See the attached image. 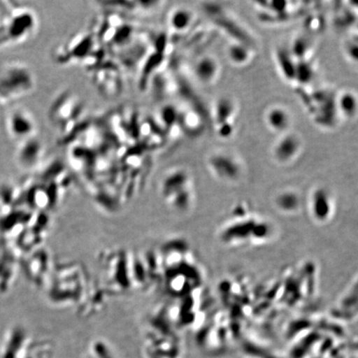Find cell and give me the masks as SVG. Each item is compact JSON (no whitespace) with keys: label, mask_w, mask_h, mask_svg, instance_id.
<instances>
[{"label":"cell","mask_w":358,"mask_h":358,"mask_svg":"<svg viewBox=\"0 0 358 358\" xmlns=\"http://www.w3.org/2000/svg\"><path fill=\"white\" fill-rule=\"evenodd\" d=\"M37 13L29 7L10 8L0 21V49L16 46L34 38L38 29Z\"/></svg>","instance_id":"3957f363"},{"label":"cell","mask_w":358,"mask_h":358,"mask_svg":"<svg viewBox=\"0 0 358 358\" xmlns=\"http://www.w3.org/2000/svg\"><path fill=\"white\" fill-rule=\"evenodd\" d=\"M192 71L198 83L204 86H212L220 80L222 65L216 57L201 55L192 64Z\"/></svg>","instance_id":"ba28073f"},{"label":"cell","mask_w":358,"mask_h":358,"mask_svg":"<svg viewBox=\"0 0 358 358\" xmlns=\"http://www.w3.org/2000/svg\"><path fill=\"white\" fill-rule=\"evenodd\" d=\"M301 150V142L297 136L289 132L284 134L283 137L277 142L274 149L275 158L278 160L290 161L297 157Z\"/></svg>","instance_id":"8fae6325"},{"label":"cell","mask_w":358,"mask_h":358,"mask_svg":"<svg viewBox=\"0 0 358 358\" xmlns=\"http://www.w3.org/2000/svg\"><path fill=\"white\" fill-rule=\"evenodd\" d=\"M266 122L268 128L277 133H287L292 124V117L285 107L272 106L266 115Z\"/></svg>","instance_id":"7c38bea8"},{"label":"cell","mask_w":358,"mask_h":358,"mask_svg":"<svg viewBox=\"0 0 358 358\" xmlns=\"http://www.w3.org/2000/svg\"><path fill=\"white\" fill-rule=\"evenodd\" d=\"M248 50L243 46L239 45H231L228 49V57H229L231 62H234L236 64H244L248 59Z\"/></svg>","instance_id":"5bb4252c"},{"label":"cell","mask_w":358,"mask_h":358,"mask_svg":"<svg viewBox=\"0 0 358 358\" xmlns=\"http://www.w3.org/2000/svg\"><path fill=\"white\" fill-rule=\"evenodd\" d=\"M337 108L346 118L355 117L358 113V96L351 91L343 92L338 96Z\"/></svg>","instance_id":"4fadbf2b"},{"label":"cell","mask_w":358,"mask_h":358,"mask_svg":"<svg viewBox=\"0 0 358 358\" xmlns=\"http://www.w3.org/2000/svg\"><path fill=\"white\" fill-rule=\"evenodd\" d=\"M207 167L213 176L221 180H232L240 169L238 159L231 152L216 150L212 152L206 160Z\"/></svg>","instance_id":"52a82bcc"},{"label":"cell","mask_w":358,"mask_h":358,"mask_svg":"<svg viewBox=\"0 0 358 358\" xmlns=\"http://www.w3.org/2000/svg\"><path fill=\"white\" fill-rule=\"evenodd\" d=\"M80 101L78 97L69 92H62L52 102L49 118L62 132L66 131L69 125L73 122L78 111H80Z\"/></svg>","instance_id":"8992f818"},{"label":"cell","mask_w":358,"mask_h":358,"mask_svg":"<svg viewBox=\"0 0 358 358\" xmlns=\"http://www.w3.org/2000/svg\"><path fill=\"white\" fill-rule=\"evenodd\" d=\"M15 159L20 167L32 169L40 164L43 158L44 147L37 136L17 143Z\"/></svg>","instance_id":"9c48e42d"},{"label":"cell","mask_w":358,"mask_h":358,"mask_svg":"<svg viewBox=\"0 0 358 358\" xmlns=\"http://www.w3.org/2000/svg\"><path fill=\"white\" fill-rule=\"evenodd\" d=\"M189 168H169L160 178L159 192L168 207L178 213L191 211L195 201V183Z\"/></svg>","instance_id":"6da1fadb"},{"label":"cell","mask_w":358,"mask_h":358,"mask_svg":"<svg viewBox=\"0 0 358 358\" xmlns=\"http://www.w3.org/2000/svg\"><path fill=\"white\" fill-rule=\"evenodd\" d=\"M34 71L25 62H8L0 65V106H11L34 92Z\"/></svg>","instance_id":"7a4b0ae2"},{"label":"cell","mask_w":358,"mask_h":358,"mask_svg":"<svg viewBox=\"0 0 358 358\" xmlns=\"http://www.w3.org/2000/svg\"><path fill=\"white\" fill-rule=\"evenodd\" d=\"M194 20V12L190 8L182 6L176 7L169 13L167 24L173 33L181 34L192 28Z\"/></svg>","instance_id":"30bf717a"},{"label":"cell","mask_w":358,"mask_h":358,"mask_svg":"<svg viewBox=\"0 0 358 358\" xmlns=\"http://www.w3.org/2000/svg\"><path fill=\"white\" fill-rule=\"evenodd\" d=\"M237 107L229 97H221L215 102L212 113L213 129L218 138H226L234 136L236 128Z\"/></svg>","instance_id":"5b68a950"},{"label":"cell","mask_w":358,"mask_h":358,"mask_svg":"<svg viewBox=\"0 0 358 358\" xmlns=\"http://www.w3.org/2000/svg\"><path fill=\"white\" fill-rule=\"evenodd\" d=\"M6 129L13 141L20 143L37 136L38 123L29 110L15 107L6 115Z\"/></svg>","instance_id":"277c9868"}]
</instances>
